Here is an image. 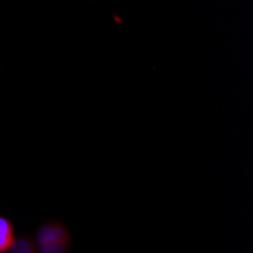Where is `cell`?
I'll return each instance as SVG.
<instances>
[{
  "instance_id": "1",
  "label": "cell",
  "mask_w": 253,
  "mask_h": 253,
  "mask_svg": "<svg viewBox=\"0 0 253 253\" xmlns=\"http://www.w3.org/2000/svg\"><path fill=\"white\" fill-rule=\"evenodd\" d=\"M11 244H12L11 226L5 218H0V252L8 249Z\"/></svg>"
}]
</instances>
